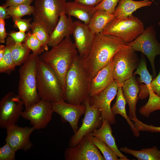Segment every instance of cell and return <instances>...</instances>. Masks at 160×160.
<instances>
[{
	"label": "cell",
	"instance_id": "obj_11",
	"mask_svg": "<svg viewBox=\"0 0 160 160\" xmlns=\"http://www.w3.org/2000/svg\"><path fill=\"white\" fill-rule=\"evenodd\" d=\"M83 103L86 107L85 116L81 126L70 137L69 147L76 145L84 136L91 134L102 124L101 111L98 108L90 104L89 97Z\"/></svg>",
	"mask_w": 160,
	"mask_h": 160
},
{
	"label": "cell",
	"instance_id": "obj_44",
	"mask_svg": "<svg viewBox=\"0 0 160 160\" xmlns=\"http://www.w3.org/2000/svg\"><path fill=\"white\" fill-rule=\"evenodd\" d=\"M7 7L5 3L0 6V19L5 20L11 17L7 12Z\"/></svg>",
	"mask_w": 160,
	"mask_h": 160
},
{
	"label": "cell",
	"instance_id": "obj_22",
	"mask_svg": "<svg viewBox=\"0 0 160 160\" xmlns=\"http://www.w3.org/2000/svg\"><path fill=\"white\" fill-rule=\"evenodd\" d=\"M96 9L95 7L87 6L75 1L66 2L65 14L73 16L88 25Z\"/></svg>",
	"mask_w": 160,
	"mask_h": 160
},
{
	"label": "cell",
	"instance_id": "obj_31",
	"mask_svg": "<svg viewBox=\"0 0 160 160\" xmlns=\"http://www.w3.org/2000/svg\"><path fill=\"white\" fill-rule=\"evenodd\" d=\"M34 10V6L27 5L10 6L7 8V13L12 19L21 18L24 16L31 15L33 14Z\"/></svg>",
	"mask_w": 160,
	"mask_h": 160
},
{
	"label": "cell",
	"instance_id": "obj_41",
	"mask_svg": "<svg viewBox=\"0 0 160 160\" xmlns=\"http://www.w3.org/2000/svg\"><path fill=\"white\" fill-rule=\"evenodd\" d=\"M35 0H6L4 3L7 7L20 5H31Z\"/></svg>",
	"mask_w": 160,
	"mask_h": 160
},
{
	"label": "cell",
	"instance_id": "obj_10",
	"mask_svg": "<svg viewBox=\"0 0 160 160\" xmlns=\"http://www.w3.org/2000/svg\"><path fill=\"white\" fill-rule=\"evenodd\" d=\"M24 106L18 94L10 92L6 94L0 101V127L6 129L15 124L21 116Z\"/></svg>",
	"mask_w": 160,
	"mask_h": 160
},
{
	"label": "cell",
	"instance_id": "obj_30",
	"mask_svg": "<svg viewBox=\"0 0 160 160\" xmlns=\"http://www.w3.org/2000/svg\"><path fill=\"white\" fill-rule=\"evenodd\" d=\"M32 33L39 40L45 51L48 50L49 34L46 29L39 23L33 21L31 23Z\"/></svg>",
	"mask_w": 160,
	"mask_h": 160
},
{
	"label": "cell",
	"instance_id": "obj_36",
	"mask_svg": "<svg viewBox=\"0 0 160 160\" xmlns=\"http://www.w3.org/2000/svg\"><path fill=\"white\" fill-rule=\"evenodd\" d=\"M120 0H103L95 7L96 9L105 11L113 14Z\"/></svg>",
	"mask_w": 160,
	"mask_h": 160
},
{
	"label": "cell",
	"instance_id": "obj_7",
	"mask_svg": "<svg viewBox=\"0 0 160 160\" xmlns=\"http://www.w3.org/2000/svg\"><path fill=\"white\" fill-rule=\"evenodd\" d=\"M145 29L141 20L132 15L124 19L114 18L100 33L120 38L126 44L135 39Z\"/></svg>",
	"mask_w": 160,
	"mask_h": 160
},
{
	"label": "cell",
	"instance_id": "obj_13",
	"mask_svg": "<svg viewBox=\"0 0 160 160\" xmlns=\"http://www.w3.org/2000/svg\"><path fill=\"white\" fill-rule=\"evenodd\" d=\"M64 157L66 160H105L93 143L90 134L84 136L75 146L66 148Z\"/></svg>",
	"mask_w": 160,
	"mask_h": 160
},
{
	"label": "cell",
	"instance_id": "obj_6",
	"mask_svg": "<svg viewBox=\"0 0 160 160\" xmlns=\"http://www.w3.org/2000/svg\"><path fill=\"white\" fill-rule=\"evenodd\" d=\"M66 0H35L32 14L34 21L43 26L50 35L60 16L65 14Z\"/></svg>",
	"mask_w": 160,
	"mask_h": 160
},
{
	"label": "cell",
	"instance_id": "obj_47",
	"mask_svg": "<svg viewBox=\"0 0 160 160\" xmlns=\"http://www.w3.org/2000/svg\"><path fill=\"white\" fill-rule=\"evenodd\" d=\"M159 25L160 26V21L158 23Z\"/></svg>",
	"mask_w": 160,
	"mask_h": 160
},
{
	"label": "cell",
	"instance_id": "obj_27",
	"mask_svg": "<svg viewBox=\"0 0 160 160\" xmlns=\"http://www.w3.org/2000/svg\"><path fill=\"white\" fill-rule=\"evenodd\" d=\"M120 150L133 155L138 160H159V150L156 146L150 148L142 149L140 151L123 147L120 148Z\"/></svg>",
	"mask_w": 160,
	"mask_h": 160
},
{
	"label": "cell",
	"instance_id": "obj_32",
	"mask_svg": "<svg viewBox=\"0 0 160 160\" xmlns=\"http://www.w3.org/2000/svg\"><path fill=\"white\" fill-rule=\"evenodd\" d=\"M138 74L140 76L139 81L140 83H144L146 86L150 85L152 79V76L148 72L146 65L145 57L143 55L140 61L139 65L133 76Z\"/></svg>",
	"mask_w": 160,
	"mask_h": 160
},
{
	"label": "cell",
	"instance_id": "obj_35",
	"mask_svg": "<svg viewBox=\"0 0 160 160\" xmlns=\"http://www.w3.org/2000/svg\"><path fill=\"white\" fill-rule=\"evenodd\" d=\"M92 142L103 155L105 160H118V156L105 143L91 135Z\"/></svg>",
	"mask_w": 160,
	"mask_h": 160
},
{
	"label": "cell",
	"instance_id": "obj_12",
	"mask_svg": "<svg viewBox=\"0 0 160 160\" xmlns=\"http://www.w3.org/2000/svg\"><path fill=\"white\" fill-rule=\"evenodd\" d=\"M53 112L51 103L41 99L25 108L21 117L29 121L36 129L39 130L47 127L52 119Z\"/></svg>",
	"mask_w": 160,
	"mask_h": 160
},
{
	"label": "cell",
	"instance_id": "obj_14",
	"mask_svg": "<svg viewBox=\"0 0 160 160\" xmlns=\"http://www.w3.org/2000/svg\"><path fill=\"white\" fill-rule=\"evenodd\" d=\"M118 86L117 82L114 80L100 93L89 96L90 104L99 108L101 112L102 120H106L111 124L116 123L115 116L112 111L111 104L117 95Z\"/></svg>",
	"mask_w": 160,
	"mask_h": 160
},
{
	"label": "cell",
	"instance_id": "obj_21",
	"mask_svg": "<svg viewBox=\"0 0 160 160\" xmlns=\"http://www.w3.org/2000/svg\"><path fill=\"white\" fill-rule=\"evenodd\" d=\"M110 125L107 120H103L100 127L96 129L90 135L96 137L107 145L120 158V160H129L118 148L115 139L112 134V130Z\"/></svg>",
	"mask_w": 160,
	"mask_h": 160
},
{
	"label": "cell",
	"instance_id": "obj_43",
	"mask_svg": "<svg viewBox=\"0 0 160 160\" xmlns=\"http://www.w3.org/2000/svg\"><path fill=\"white\" fill-rule=\"evenodd\" d=\"M103 0H74V1L81 4L91 7H95Z\"/></svg>",
	"mask_w": 160,
	"mask_h": 160
},
{
	"label": "cell",
	"instance_id": "obj_29",
	"mask_svg": "<svg viewBox=\"0 0 160 160\" xmlns=\"http://www.w3.org/2000/svg\"><path fill=\"white\" fill-rule=\"evenodd\" d=\"M31 51L23 43H15L11 47V53L16 66H20L24 63L30 54Z\"/></svg>",
	"mask_w": 160,
	"mask_h": 160
},
{
	"label": "cell",
	"instance_id": "obj_26",
	"mask_svg": "<svg viewBox=\"0 0 160 160\" xmlns=\"http://www.w3.org/2000/svg\"><path fill=\"white\" fill-rule=\"evenodd\" d=\"M15 42L9 36L6 39L5 51L3 60L0 62V73H10L14 71L16 66L12 58L11 47Z\"/></svg>",
	"mask_w": 160,
	"mask_h": 160
},
{
	"label": "cell",
	"instance_id": "obj_4",
	"mask_svg": "<svg viewBox=\"0 0 160 160\" xmlns=\"http://www.w3.org/2000/svg\"><path fill=\"white\" fill-rule=\"evenodd\" d=\"M39 56L30 54L19 69L18 95L26 108L41 99L37 87L36 71Z\"/></svg>",
	"mask_w": 160,
	"mask_h": 160
},
{
	"label": "cell",
	"instance_id": "obj_19",
	"mask_svg": "<svg viewBox=\"0 0 160 160\" xmlns=\"http://www.w3.org/2000/svg\"><path fill=\"white\" fill-rule=\"evenodd\" d=\"M73 23L71 17L65 14L61 15L54 30L49 35L48 46H56L66 37L72 35Z\"/></svg>",
	"mask_w": 160,
	"mask_h": 160
},
{
	"label": "cell",
	"instance_id": "obj_9",
	"mask_svg": "<svg viewBox=\"0 0 160 160\" xmlns=\"http://www.w3.org/2000/svg\"><path fill=\"white\" fill-rule=\"evenodd\" d=\"M156 37L155 28L151 25L145 29L135 39L126 44L135 51L140 52L147 57L151 65L154 78L156 76L155 59L157 55H160V43Z\"/></svg>",
	"mask_w": 160,
	"mask_h": 160
},
{
	"label": "cell",
	"instance_id": "obj_40",
	"mask_svg": "<svg viewBox=\"0 0 160 160\" xmlns=\"http://www.w3.org/2000/svg\"><path fill=\"white\" fill-rule=\"evenodd\" d=\"M16 43H22L24 42L26 37L25 32L21 31L16 32L12 31L8 34Z\"/></svg>",
	"mask_w": 160,
	"mask_h": 160
},
{
	"label": "cell",
	"instance_id": "obj_17",
	"mask_svg": "<svg viewBox=\"0 0 160 160\" xmlns=\"http://www.w3.org/2000/svg\"><path fill=\"white\" fill-rule=\"evenodd\" d=\"M72 34L79 56L84 59L90 50L95 34L88 25L78 20L74 21Z\"/></svg>",
	"mask_w": 160,
	"mask_h": 160
},
{
	"label": "cell",
	"instance_id": "obj_3",
	"mask_svg": "<svg viewBox=\"0 0 160 160\" xmlns=\"http://www.w3.org/2000/svg\"><path fill=\"white\" fill-rule=\"evenodd\" d=\"M91 80L82 58L78 55L66 75L64 100L72 104H82L89 97Z\"/></svg>",
	"mask_w": 160,
	"mask_h": 160
},
{
	"label": "cell",
	"instance_id": "obj_28",
	"mask_svg": "<svg viewBox=\"0 0 160 160\" xmlns=\"http://www.w3.org/2000/svg\"><path fill=\"white\" fill-rule=\"evenodd\" d=\"M149 98L147 103L139 110V113L147 118L155 111L160 110V97L158 95L151 89H148Z\"/></svg>",
	"mask_w": 160,
	"mask_h": 160
},
{
	"label": "cell",
	"instance_id": "obj_16",
	"mask_svg": "<svg viewBox=\"0 0 160 160\" xmlns=\"http://www.w3.org/2000/svg\"><path fill=\"white\" fill-rule=\"evenodd\" d=\"M51 103L53 112L60 115L63 121L68 122L75 133L78 129L80 117L85 113L86 107L84 104L74 105L65 100Z\"/></svg>",
	"mask_w": 160,
	"mask_h": 160
},
{
	"label": "cell",
	"instance_id": "obj_8",
	"mask_svg": "<svg viewBox=\"0 0 160 160\" xmlns=\"http://www.w3.org/2000/svg\"><path fill=\"white\" fill-rule=\"evenodd\" d=\"M114 80L122 87L124 81L133 76L134 70L139 65L140 60L135 51L126 45L118 52L113 59Z\"/></svg>",
	"mask_w": 160,
	"mask_h": 160
},
{
	"label": "cell",
	"instance_id": "obj_23",
	"mask_svg": "<svg viewBox=\"0 0 160 160\" xmlns=\"http://www.w3.org/2000/svg\"><path fill=\"white\" fill-rule=\"evenodd\" d=\"M152 2L149 0H120L113 14L115 18L124 19L132 15V13L138 9L151 6Z\"/></svg>",
	"mask_w": 160,
	"mask_h": 160
},
{
	"label": "cell",
	"instance_id": "obj_46",
	"mask_svg": "<svg viewBox=\"0 0 160 160\" xmlns=\"http://www.w3.org/2000/svg\"><path fill=\"white\" fill-rule=\"evenodd\" d=\"M159 160H160V150L159 151Z\"/></svg>",
	"mask_w": 160,
	"mask_h": 160
},
{
	"label": "cell",
	"instance_id": "obj_25",
	"mask_svg": "<svg viewBox=\"0 0 160 160\" xmlns=\"http://www.w3.org/2000/svg\"><path fill=\"white\" fill-rule=\"evenodd\" d=\"M115 18L113 14L103 10L96 9L88 25L94 34L100 33L107 24Z\"/></svg>",
	"mask_w": 160,
	"mask_h": 160
},
{
	"label": "cell",
	"instance_id": "obj_5",
	"mask_svg": "<svg viewBox=\"0 0 160 160\" xmlns=\"http://www.w3.org/2000/svg\"><path fill=\"white\" fill-rule=\"evenodd\" d=\"M36 81L40 99L51 103L64 100L63 91L57 74L39 58L37 65Z\"/></svg>",
	"mask_w": 160,
	"mask_h": 160
},
{
	"label": "cell",
	"instance_id": "obj_18",
	"mask_svg": "<svg viewBox=\"0 0 160 160\" xmlns=\"http://www.w3.org/2000/svg\"><path fill=\"white\" fill-rule=\"evenodd\" d=\"M114 81L112 59L92 79L89 87V96L100 93Z\"/></svg>",
	"mask_w": 160,
	"mask_h": 160
},
{
	"label": "cell",
	"instance_id": "obj_24",
	"mask_svg": "<svg viewBox=\"0 0 160 160\" xmlns=\"http://www.w3.org/2000/svg\"><path fill=\"white\" fill-rule=\"evenodd\" d=\"M126 103L124 96L122 87L119 86L115 102L111 107L112 111L115 116L119 114L124 118L129 124L134 136L138 137L140 135V131L136 127L134 122L132 121L127 115L126 109Z\"/></svg>",
	"mask_w": 160,
	"mask_h": 160
},
{
	"label": "cell",
	"instance_id": "obj_15",
	"mask_svg": "<svg viewBox=\"0 0 160 160\" xmlns=\"http://www.w3.org/2000/svg\"><path fill=\"white\" fill-rule=\"evenodd\" d=\"M5 129L7 136L5 141L16 151L18 150L26 151L33 147L30 137L36 130L33 127H21L15 124L9 126Z\"/></svg>",
	"mask_w": 160,
	"mask_h": 160
},
{
	"label": "cell",
	"instance_id": "obj_42",
	"mask_svg": "<svg viewBox=\"0 0 160 160\" xmlns=\"http://www.w3.org/2000/svg\"><path fill=\"white\" fill-rule=\"evenodd\" d=\"M5 25L4 20L0 19V42L1 43H5V39L8 35L6 31Z\"/></svg>",
	"mask_w": 160,
	"mask_h": 160
},
{
	"label": "cell",
	"instance_id": "obj_1",
	"mask_svg": "<svg viewBox=\"0 0 160 160\" xmlns=\"http://www.w3.org/2000/svg\"><path fill=\"white\" fill-rule=\"evenodd\" d=\"M126 45L120 38L100 33L95 34L88 55L82 59L91 79Z\"/></svg>",
	"mask_w": 160,
	"mask_h": 160
},
{
	"label": "cell",
	"instance_id": "obj_2",
	"mask_svg": "<svg viewBox=\"0 0 160 160\" xmlns=\"http://www.w3.org/2000/svg\"><path fill=\"white\" fill-rule=\"evenodd\" d=\"M52 47L50 50L45 51L39 56V57L57 74L64 94L66 75L78 55V52L70 36Z\"/></svg>",
	"mask_w": 160,
	"mask_h": 160
},
{
	"label": "cell",
	"instance_id": "obj_34",
	"mask_svg": "<svg viewBox=\"0 0 160 160\" xmlns=\"http://www.w3.org/2000/svg\"><path fill=\"white\" fill-rule=\"evenodd\" d=\"M26 37L23 44L32 50L33 53L39 55L45 51L39 40L32 33L29 31L26 33Z\"/></svg>",
	"mask_w": 160,
	"mask_h": 160
},
{
	"label": "cell",
	"instance_id": "obj_38",
	"mask_svg": "<svg viewBox=\"0 0 160 160\" xmlns=\"http://www.w3.org/2000/svg\"><path fill=\"white\" fill-rule=\"evenodd\" d=\"M130 119L134 121L135 127L140 131H148L153 133L160 132V126L156 127L152 125L146 124L139 120L137 118Z\"/></svg>",
	"mask_w": 160,
	"mask_h": 160
},
{
	"label": "cell",
	"instance_id": "obj_39",
	"mask_svg": "<svg viewBox=\"0 0 160 160\" xmlns=\"http://www.w3.org/2000/svg\"><path fill=\"white\" fill-rule=\"evenodd\" d=\"M14 23V27L18 28L19 31L25 32L31 29V19L17 18L12 19Z\"/></svg>",
	"mask_w": 160,
	"mask_h": 160
},
{
	"label": "cell",
	"instance_id": "obj_20",
	"mask_svg": "<svg viewBox=\"0 0 160 160\" xmlns=\"http://www.w3.org/2000/svg\"><path fill=\"white\" fill-rule=\"evenodd\" d=\"M122 87L124 97L129 107V116L137 118L136 105L139 99V85L135 76L125 81Z\"/></svg>",
	"mask_w": 160,
	"mask_h": 160
},
{
	"label": "cell",
	"instance_id": "obj_45",
	"mask_svg": "<svg viewBox=\"0 0 160 160\" xmlns=\"http://www.w3.org/2000/svg\"><path fill=\"white\" fill-rule=\"evenodd\" d=\"M5 51V46L3 45H0V62L3 60Z\"/></svg>",
	"mask_w": 160,
	"mask_h": 160
},
{
	"label": "cell",
	"instance_id": "obj_48",
	"mask_svg": "<svg viewBox=\"0 0 160 160\" xmlns=\"http://www.w3.org/2000/svg\"><path fill=\"white\" fill-rule=\"evenodd\" d=\"M152 2H154V0H150Z\"/></svg>",
	"mask_w": 160,
	"mask_h": 160
},
{
	"label": "cell",
	"instance_id": "obj_33",
	"mask_svg": "<svg viewBox=\"0 0 160 160\" xmlns=\"http://www.w3.org/2000/svg\"><path fill=\"white\" fill-rule=\"evenodd\" d=\"M160 63V59L159 61ZM152 89L160 97V70L158 75L153 79L150 85L147 86L145 84L139 85V98L140 100L145 99L149 96L148 89Z\"/></svg>",
	"mask_w": 160,
	"mask_h": 160
},
{
	"label": "cell",
	"instance_id": "obj_37",
	"mask_svg": "<svg viewBox=\"0 0 160 160\" xmlns=\"http://www.w3.org/2000/svg\"><path fill=\"white\" fill-rule=\"evenodd\" d=\"M16 151L7 143L0 148V160H15Z\"/></svg>",
	"mask_w": 160,
	"mask_h": 160
}]
</instances>
